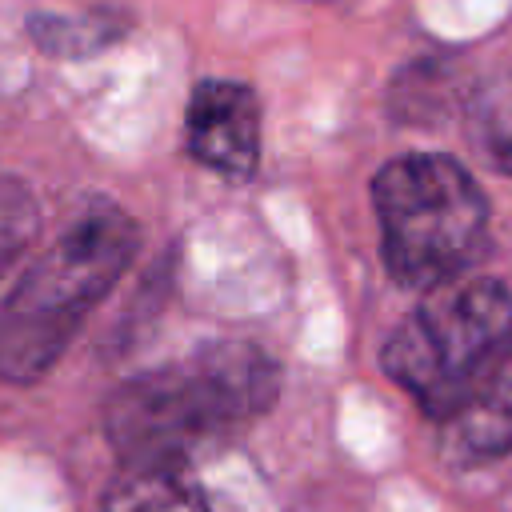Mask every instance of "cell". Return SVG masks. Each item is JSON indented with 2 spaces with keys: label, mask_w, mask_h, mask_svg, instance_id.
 <instances>
[{
  "label": "cell",
  "mask_w": 512,
  "mask_h": 512,
  "mask_svg": "<svg viewBox=\"0 0 512 512\" xmlns=\"http://www.w3.org/2000/svg\"><path fill=\"white\" fill-rule=\"evenodd\" d=\"M280 372L252 344H208L184 360L124 380L104 408V432L124 464H188L276 400Z\"/></svg>",
  "instance_id": "cell-1"
},
{
  "label": "cell",
  "mask_w": 512,
  "mask_h": 512,
  "mask_svg": "<svg viewBox=\"0 0 512 512\" xmlns=\"http://www.w3.org/2000/svg\"><path fill=\"white\" fill-rule=\"evenodd\" d=\"M104 512H216L188 464H124L104 492Z\"/></svg>",
  "instance_id": "cell-7"
},
{
  "label": "cell",
  "mask_w": 512,
  "mask_h": 512,
  "mask_svg": "<svg viewBox=\"0 0 512 512\" xmlns=\"http://www.w3.org/2000/svg\"><path fill=\"white\" fill-rule=\"evenodd\" d=\"M36 224H40V212H36L32 192L16 176L0 172V276L28 248V240L36 236Z\"/></svg>",
  "instance_id": "cell-9"
},
{
  "label": "cell",
  "mask_w": 512,
  "mask_h": 512,
  "mask_svg": "<svg viewBox=\"0 0 512 512\" xmlns=\"http://www.w3.org/2000/svg\"><path fill=\"white\" fill-rule=\"evenodd\" d=\"M512 348V292L492 280L440 284L384 340L380 368L436 420Z\"/></svg>",
  "instance_id": "cell-4"
},
{
  "label": "cell",
  "mask_w": 512,
  "mask_h": 512,
  "mask_svg": "<svg viewBox=\"0 0 512 512\" xmlns=\"http://www.w3.org/2000/svg\"><path fill=\"white\" fill-rule=\"evenodd\" d=\"M480 144L496 168L512 172V96H500L480 116Z\"/></svg>",
  "instance_id": "cell-10"
},
{
  "label": "cell",
  "mask_w": 512,
  "mask_h": 512,
  "mask_svg": "<svg viewBox=\"0 0 512 512\" xmlns=\"http://www.w3.org/2000/svg\"><path fill=\"white\" fill-rule=\"evenodd\" d=\"M32 40L52 56H88L120 40L124 20L116 12H80V16H36L28 24Z\"/></svg>",
  "instance_id": "cell-8"
},
{
  "label": "cell",
  "mask_w": 512,
  "mask_h": 512,
  "mask_svg": "<svg viewBox=\"0 0 512 512\" xmlns=\"http://www.w3.org/2000/svg\"><path fill=\"white\" fill-rule=\"evenodd\" d=\"M184 140L204 168L248 180L260 164V100L240 80H200L188 96Z\"/></svg>",
  "instance_id": "cell-5"
},
{
  "label": "cell",
  "mask_w": 512,
  "mask_h": 512,
  "mask_svg": "<svg viewBox=\"0 0 512 512\" xmlns=\"http://www.w3.org/2000/svg\"><path fill=\"white\" fill-rule=\"evenodd\" d=\"M508 448H512V348L440 420V456L452 468L488 464Z\"/></svg>",
  "instance_id": "cell-6"
},
{
  "label": "cell",
  "mask_w": 512,
  "mask_h": 512,
  "mask_svg": "<svg viewBox=\"0 0 512 512\" xmlns=\"http://www.w3.org/2000/svg\"><path fill=\"white\" fill-rule=\"evenodd\" d=\"M140 248L136 220L92 200L52 244L36 256L0 304V380H40L72 344L88 312L108 296Z\"/></svg>",
  "instance_id": "cell-2"
},
{
  "label": "cell",
  "mask_w": 512,
  "mask_h": 512,
  "mask_svg": "<svg viewBox=\"0 0 512 512\" xmlns=\"http://www.w3.org/2000/svg\"><path fill=\"white\" fill-rule=\"evenodd\" d=\"M384 264L404 288H440L488 248V200L472 172L440 152L388 160L372 180Z\"/></svg>",
  "instance_id": "cell-3"
}]
</instances>
